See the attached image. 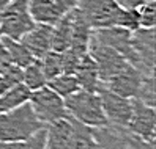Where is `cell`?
Returning <instances> with one entry per match:
<instances>
[{"label":"cell","instance_id":"1","mask_svg":"<svg viewBox=\"0 0 156 149\" xmlns=\"http://www.w3.org/2000/svg\"><path fill=\"white\" fill-rule=\"evenodd\" d=\"M43 126L35 116L29 102L10 111L0 113V141H21L41 130Z\"/></svg>","mask_w":156,"mask_h":149},{"label":"cell","instance_id":"2","mask_svg":"<svg viewBox=\"0 0 156 149\" xmlns=\"http://www.w3.org/2000/svg\"><path fill=\"white\" fill-rule=\"evenodd\" d=\"M65 107L73 119L87 127L101 129L109 126L98 93L79 90L65 99Z\"/></svg>","mask_w":156,"mask_h":149},{"label":"cell","instance_id":"3","mask_svg":"<svg viewBox=\"0 0 156 149\" xmlns=\"http://www.w3.org/2000/svg\"><path fill=\"white\" fill-rule=\"evenodd\" d=\"M76 8L91 27V30L106 27H120L126 10L115 0H77Z\"/></svg>","mask_w":156,"mask_h":149},{"label":"cell","instance_id":"4","mask_svg":"<svg viewBox=\"0 0 156 149\" xmlns=\"http://www.w3.org/2000/svg\"><path fill=\"white\" fill-rule=\"evenodd\" d=\"M35 21L29 11V0H10L0 16V36L16 41L35 27Z\"/></svg>","mask_w":156,"mask_h":149},{"label":"cell","instance_id":"5","mask_svg":"<svg viewBox=\"0 0 156 149\" xmlns=\"http://www.w3.org/2000/svg\"><path fill=\"white\" fill-rule=\"evenodd\" d=\"M29 104L35 116L40 119L43 126L54 124L57 121L69 116L65 107V99L60 97L57 93H54L49 86H43L40 90L32 91Z\"/></svg>","mask_w":156,"mask_h":149},{"label":"cell","instance_id":"6","mask_svg":"<svg viewBox=\"0 0 156 149\" xmlns=\"http://www.w3.org/2000/svg\"><path fill=\"white\" fill-rule=\"evenodd\" d=\"M88 55L96 63L101 83L112 79L114 76H117L118 72L123 71L129 64L123 55H120L117 50L109 47V46L99 42L93 36V32H91V38L88 42Z\"/></svg>","mask_w":156,"mask_h":149},{"label":"cell","instance_id":"7","mask_svg":"<svg viewBox=\"0 0 156 149\" xmlns=\"http://www.w3.org/2000/svg\"><path fill=\"white\" fill-rule=\"evenodd\" d=\"M93 135L95 149H154V143H147L122 127L93 129Z\"/></svg>","mask_w":156,"mask_h":149},{"label":"cell","instance_id":"8","mask_svg":"<svg viewBox=\"0 0 156 149\" xmlns=\"http://www.w3.org/2000/svg\"><path fill=\"white\" fill-rule=\"evenodd\" d=\"M96 93L101 99V105H103V111L109 126L126 129L133 115V99L115 94L111 90H107L103 83L99 85Z\"/></svg>","mask_w":156,"mask_h":149},{"label":"cell","instance_id":"9","mask_svg":"<svg viewBox=\"0 0 156 149\" xmlns=\"http://www.w3.org/2000/svg\"><path fill=\"white\" fill-rule=\"evenodd\" d=\"M154 29H137L131 33V46L136 55L137 68L145 76H154Z\"/></svg>","mask_w":156,"mask_h":149},{"label":"cell","instance_id":"10","mask_svg":"<svg viewBox=\"0 0 156 149\" xmlns=\"http://www.w3.org/2000/svg\"><path fill=\"white\" fill-rule=\"evenodd\" d=\"M126 130L147 143H154L156 138V110L144 104L139 99H133V115Z\"/></svg>","mask_w":156,"mask_h":149},{"label":"cell","instance_id":"11","mask_svg":"<svg viewBox=\"0 0 156 149\" xmlns=\"http://www.w3.org/2000/svg\"><path fill=\"white\" fill-rule=\"evenodd\" d=\"M76 5L77 0H29V11L36 24L54 25Z\"/></svg>","mask_w":156,"mask_h":149},{"label":"cell","instance_id":"12","mask_svg":"<svg viewBox=\"0 0 156 149\" xmlns=\"http://www.w3.org/2000/svg\"><path fill=\"white\" fill-rule=\"evenodd\" d=\"M131 33L129 30L123 29V27H106V29H98L93 30V36L109 47L117 50L120 55L126 58V61L134 66L136 64V55L131 46Z\"/></svg>","mask_w":156,"mask_h":149},{"label":"cell","instance_id":"13","mask_svg":"<svg viewBox=\"0 0 156 149\" xmlns=\"http://www.w3.org/2000/svg\"><path fill=\"white\" fill-rule=\"evenodd\" d=\"M144 77H145V74H142L139 69L131 66V64H128L123 71H120L117 76H114L112 79L104 82L103 85L122 97L136 99L137 94H139L140 86H142Z\"/></svg>","mask_w":156,"mask_h":149},{"label":"cell","instance_id":"14","mask_svg":"<svg viewBox=\"0 0 156 149\" xmlns=\"http://www.w3.org/2000/svg\"><path fill=\"white\" fill-rule=\"evenodd\" d=\"M76 132V119L66 116L54 124L46 126L44 149H69Z\"/></svg>","mask_w":156,"mask_h":149},{"label":"cell","instance_id":"15","mask_svg":"<svg viewBox=\"0 0 156 149\" xmlns=\"http://www.w3.org/2000/svg\"><path fill=\"white\" fill-rule=\"evenodd\" d=\"M51 39H52V25L35 24V27L27 32L21 42L25 46L35 60H41L48 52H51Z\"/></svg>","mask_w":156,"mask_h":149},{"label":"cell","instance_id":"16","mask_svg":"<svg viewBox=\"0 0 156 149\" xmlns=\"http://www.w3.org/2000/svg\"><path fill=\"white\" fill-rule=\"evenodd\" d=\"M74 77L79 82L80 90L84 91H90V93H96V90L101 85L99 80V74H98V68L95 60L90 57L88 53H85L80 58L77 68L74 71Z\"/></svg>","mask_w":156,"mask_h":149},{"label":"cell","instance_id":"17","mask_svg":"<svg viewBox=\"0 0 156 149\" xmlns=\"http://www.w3.org/2000/svg\"><path fill=\"white\" fill-rule=\"evenodd\" d=\"M74 11H69L62 19L52 25V39H51V50L54 52H65L71 44L73 36V24H74Z\"/></svg>","mask_w":156,"mask_h":149},{"label":"cell","instance_id":"18","mask_svg":"<svg viewBox=\"0 0 156 149\" xmlns=\"http://www.w3.org/2000/svg\"><path fill=\"white\" fill-rule=\"evenodd\" d=\"M0 42H2V46L5 47L11 63L14 64V66H17V68L24 69L25 66H29V64L35 60L32 57V53L29 52V49H27L21 41L6 38V36H0Z\"/></svg>","mask_w":156,"mask_h":149},{"label":"cell","instance_id":"19","mask_svg":"<svg viewBox=\"0 0 156 149\" xmlns=\"http://www.w3.org/2000/svg\"><path fill=\"white\" fill-rule=\"evenodd\" d=\"M30 90L24 86L22 83H17V85L11 86L10 90H6L2 96H0V113H5V111H10L16 107H19L25 102H29L30 97Z\"/></svg>","mask_w":156,"mask_h":149},{"label":"cell","instance_id":"20","mask_svg":"<svg viewBox=\"0 0 156 149\" xmlns=\"http://www.w3.org/2000/svg\"><path fill=\"white\" fill-rule=\"evenodd\" d=\"M46 86H49L54 93H57L63 99H66L68 96L74 94L76 91L80 90L79 82L74 77V74H60V76L46 82Z\"/></svg>","mask_w":156,"mask_h":149},{"label":"cell","instance_id":"21","mask_svg":"<svg viewBox=\"0 0 156 149\" xmlns=\"http://www.w3.org/2000/svg\"><path fill=\"white\" fill-rule=\"evenodd\" d=\"M46 82L48 80H46L40 60H33L29 66H25L22 69V85L27 86L30 91L46 86Z\"/></svg>","mask_w":156,"mask_h":149},{"label":"cell","instance_id":"22","mask_svg":"<svg viewBox=\"0 0 156 149\" xmlns=\"http://www.w3.org/2000/svg\"><path fill=\"white\" fill-rule=\"evenodd\" d=\"M44 141H46V127H43L27 140L0 141V149H44Z\"/></svg>","mask_w":156,"mask_h":149},{"label":"cell","instance_id":"23","mask_svg":"<svg viewBox=\"0 0 156 149\" xmlns=\"http://www.w3.org/2000/svg\"><path fill=\"white\" fill-rule=\"evenodd\" d=\"M41 68L46 76V80H51L54 77L63 74V60H62V52H48L44 57L40 60Z\"/></svg>","mask_w":156,"mask_h":149},{"label":"cell","instance_id":"24","mask_svg":"<svg viewBox=\"0 0 156 149\" xmlns=\"http://www.w3.org/2000/svg\"><path fill=\"white\" fill-rule=\"evenodd\" d=\"M69 149H95L93 129L76 121V132H74V138H73Z\"/></svg>","mask_w":156,"mask_h":149},{"label":"cell","instance_id":"25","mask_svg":"<svg viewBox=\"0 0 156 149\" xmlns=\"http://www.w3.org/2000/svg\"><path fill=\"white\" fill-rule=\"evenodd\" d=\"M140 29H154L156 24V0H148L137 8Z\"/></svg>","mask_w":156,"mask_h":149},{"label":"cell","instance_id":"26","mask_svg":"<svg viewBox=\"0 0 156 149\" xmlns=\"http://www.w3.org/2000/svg\"><path fill=\"white\" fill-rule=\"evenodd\" d=\"M136 99L142 100L144 104H147V105L154 107V102H156V94H154V76H145V77H144L142 86H140L139 94H137Z\"/></svg>","mask_w":156,"mask_h":149},{"label":"cell","instance_id":"27","mask_svg":"<svg viewBox=\"0 0 156 149\" xmlns=\"http://www.w3.org/2000/svg\"><path fill=\"white\" fill-rule=\"evenodd\" d=\"M115 2L125 10H137L140 5H144L148 0H115Z\"/></svg>","mask_w":156,"mask_h":149},{"label":"cell","instance_id":"28","mask_svg":"<svg viewBox=\"0 0 156 149\" xmlns=\"http://www.w3.org/2000/svg\"><path fill=\"white\" fill-rule=\"evenodd\" d=\"M8 3H10V0H0V16H2V13H3V10L6 8Z\"/></svg>","mask_w":156,"mask_h":149}]
</instances>
